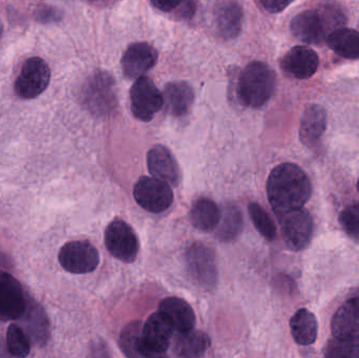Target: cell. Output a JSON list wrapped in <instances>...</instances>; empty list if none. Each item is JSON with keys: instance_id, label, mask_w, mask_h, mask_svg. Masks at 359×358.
<instances>
[{"instance_id": "cell-21", "label": "cell", "mask_w": 359, "mask_h": 358, "mask_svg": "<svg viewBox=\"0 0 359 358\" xmlns=\"http://www.w3.org/2000/svg\"><path fill=\"white\" fill-rule=\"evenodd\" d=\"M333 336H359V298L339 307L331 321Z\"/></svg>"}, {"instance_id": "cell-34", "label": "cell", "mask_w": 359, "mask_h": 358, "mask_svg": "<svg viewBox=\"0 0 359 358\" xmlns=\"http://www.w3.org/2000/svg\"><path fill=\"white\" fill-rule=\"evenodd\" d=\"M63 13L58 8L52 6H41L35 13V19L38 22L52 23L61 20Z\"/></svg>"}, {"instance_id": "cell-32", "label": "cell", "mask_w": 359, "mask_h": 358, "mask_svg": "<svg viewBox=\"0 0 359 358\" xmlns=\"http://www.w3.org/2000/svg\"><path fill=\"white\" fill-rule=\"evenodd\" d=\"M326 25L329 34L334 29L345 27L347 23V15L341 6L337 4H326L318 8Z\"/></svg>"}, {"instance_id": "cell-2", "label": "cell", "mask_w": 359, "mask_h": 358, "mask_svg": "<svg viewBox=\"0 0 359 358\" xmlns=\"http://www.w3.org/2000/svg\"><path fill=\"white\" fill-rule=\"evenodd\" d=\"M276 86L273 69L263 61H252L246 65L238 78V99L245 106L261 109L273 96Z\"/></svg>"}, {"instance_id": "cell-11", "label": "cell", "mask_w": 359, "mask_h": 358, "mask_svg": "<svg viewBox=\"0 0 359 358\" xmlns=\"http://www.w3.org/2000/svg\"><path fill=\"white\" fill-rule=\"evenodd\" d=\"M58 259L62 268L74 275L93 273L100 262L98 250L88 241L65 244L59 252Z\"/></svg>"}, {"instance_id": "cell-4", "label": "cell", "mask_w": 359, "mask_h": 358, "mask_svg": "<svg viewBox=\"0 0 359 358\" xmlns=\"http://www.w3.org/2000/svg\"><path fill=\"white\" fill-rule=\"evenodd\" d=\"M174 328L159 312L145 322L137 344L139 357H161L170 349Z\"/></svg>"}, {"instance_id": "cell-18", "label": "cell", "mask_w": 359, "mask_h": 358, "mask_svg": "<svg viewBox=\"0 0 359 358\" xmlns=\"http://www.w3.org/2000/svg\"><path fill=\"white\" fill-rule=\"evenodd\" d=\"M158 312L165 317L174 330L185 332L194 329L196 325V315L191 306L182 298L172 296L164 298L159 304Z\"/></svg>"}, {"instance_id": "cell-17", "label": "cell", "mask_w": 359, "mask_h": 358, "mask_svg": "<svg viewBox=\"0 0 359 358\" xmlns=\"http://www.w3.org/2000/svg\"><path fill=\"white\" fill-rule=\"evenodd\" d=\"M243 10L234 0L219 2L215 10V25L217 34L224 39H233L242 29Z\"/></svg>"}, {"instance_id": "cell-19", "label": "cell", "mask_w": 359, "mask_h": 358, "mask_svg": "<svg viewBox=\"0 0 359 358\" xmlns=\"http://www.w3.org/2000/svg\"><path fill=\"white\" fill-rule=\"evenodd\" d=\"M327 128V111L320 104H311L305 109L301 119L299 138L308 147L314 146Z\"/></svg>"}, {"instance_id": "cell-15", "label": "cell", "mask_w": 359, "mask_h": 358, "mask_svg": "<svg viewBox=\"0 0 359 358\" xmlns=\"http://www.w3.org/2000/svg\"><path fill=\"white\" fill-rule=\"evenodd\" d=\"M320 65L318 54L309 46H297L280 59V67L287 75L297 79H309Z\"/></svg>"}, {"instance_id": "cell-6", "label": "cell", "mask_w": 359, "mask_h": 358, "mask_svg": "<svg viewBox=\"0 0 359 358\" xmlns=\"http://www.w3.org/2000/svg\"><path fill=\"white\" fill-rule=\"evenodd\" d=\"M276 216L286 247L292 252L306 249L311 243L313 235L314 223L310 212L302 207Z\"/></svg>"}, {"instance_id": "cell-22", "label": "cell", "mask_w": 359, "mask_h": 358, "mask_svg": "<svg viewBox=\"0 0 359 358\" xmlns=\"http://www.w3.org/2000/svg\"><path fill=\"white\" fill-rule=\"evenodd\" d=\"M211 346L208 334L201 330L179 332L174 343L175 355L178 357L194 358L203 357Z\"/></svg>"}, {"instance_id": "cell-27", "label": "cell", "mask_w": 359, "mask_h": 358, "mask_svg": "<svg viewBox=\"0 0 359 358\" xmlns=\"http://www.w3.org/2000/svg\"><path fill=\"white\" fill-rule=\"evenodd\" d=\"M325 357L359 358V336H333L325 349Z\"/></svg>"}, {"instance_id": "cell-23", "label": "cell", "mask_w": 359, "mask_h": 358, "mask_svg": "<svg viewBox=\"0 0 359 358\" xmlns=\"http://www.w3.org/2000/svg\"><path fill=\"white\" fill-rule=\"evenodd\" d=\"M221 216L222 212L217 203L206 198L196 200L190 210V222L192 226L204 233L217 228Z\"/></svg>"}, {"instance_id": "cell-7", "label": "cell", "mask_w": 359, "mask_h": 358, "mask_svg": "<svg viewBox=\"0 0 359 358\" xmlns=\"http://www.w3.org/2000/svg\"><path fill=\"white\" fill-rule=\"evenodd\" d=\"M130 109L136 119L149 122L164 105L163 94L149 78L140 77L133 84L130 92Z\"/></svg>"}, {"instance_id": "cell-16", "label": "cell", "mask_w": 359, "mask_h": 358, "mask_svg": "<svg viewBox=\"0 0 359 358\" xmlns=\"http://www.w3.org/2000/svg\"><path fill=\"white\" fill-rule=\"evenodd\" d=\"M147 168L154 178L177 186L181 180V172L176 158L163 145H155L149 149L147 157Z\"/></svg>"}, {"instance_id": "cell-25", "label": "cell", "mask_w": 359, "mask_h": 358, "mask_svg": "<svg viewBox=\"0 0 359 358\" xmlns=\"http://www.w3.org/2000/svg\"><path fill=\"white\" fill-rule=\"evenodd\" d=\"M326 41L329 48L343 58H359V32L355 29L339 27L329 34Z\"/></svg>"}, {"instance_id": "cell-1", "label": "cell", "mask_w": 359, "mask_h": 358, "mask_svg": "<svg viewBox=\"0 0 359 358\" xmlns=\"http://www.w3.org/2000/svg\"><path fill=\"white\" fill-rule=\"evenodd\" d=\"M311 195V181L297 164H280L268 177L267 197L276 216L304 207Z\"/></svg>"}, {"instance_id": "cell-31", "label": "cell", "mask_w": 359, "mask_h": 358, "mask_svg": "<svg viewBox=\"0 0 359 358\" xmlns=\"http://www.w3.org/2000/svg\"><path fill=\"white\" fill-rule=\"evenodd\" d=\"M142 327L143 325L140 321H135L128 324V326L122 330L120 336V347L126 357H139L137 344H138Z\"/></svg>"}, {"instance_id": "cell-20", "label": "cell", "mask_w": 359, "mask_h": 358, "mask_svg": "<svg viewBox=\"0 0 359 358\" xmlns=\"http://www.w3.org/2000/svg\"><path fill=\"white\" fill-rule=\"evenodd\" d=\"M166 109L175 117L187 115L194 102V90L187 82L175 81L166 84L163 92Z\"/></svg>"}, {"instance_id": "cell-12", "label": "cell", "mask_w": 359, "mask_h": 358, "mask_svg": "<svg viewBox=\"0 0 359 358\" xmlns=\"http://www.w3.org/2000/svg\"><path fill=\"white\" fill-rule=\"evenodd\" d=\"M27 301L20 283L10 273L0 271V321L21 319Z\"/></svg>"}, {"instance_id": "cell-38", "label": "cell", "mask_w": 359, "mask_h": 358, "mask_svg": "<svg viewBox=\"0 0 359 358\" xmlns=\"http://www.w3.org/2000/svg\"><path fill=\"white\" fill-rule=\"evenodd\" d=\"M358 193H359V180H358Z\"/></svg>"}, {"instance_id": "cell-26", "label": "cell", "mask_w": 359, "mask_h": 358, "mask_svg": "<svg viewBox=\"0 0 359 358\" xmlns=\"http://www.w3.org/2000/svg\"><path fill=\"white\" fill-rule=\"evenodd\" d=\"M243 214L238 206L228 204L222 212L221 221L217 227V237L224 243H230L238 239L242 233Z\"/></svg>"}, {"instance_id": "cell-36", "label": "cell", "mask_w": 359, "mask_h": 358, "mask_svg": "<svg viewBox=\"0 0 359 358\" xmlns=\"http://www.w3.org/2000/svg\"><path fill=\"white\" fill-rule=\"evenodd\" d=\"M158 10L162 12H172V11L178 10L180 6L186 1V0H149Z\"/></svg>"}, {"instance_id": "cell-9", "label": "cell", "mask_w": 359, "mask_h": 358, "mask_svg": "<svg viewBox=\"0 0 359 358\" xmlns=\"http://www.w3.org/2000/svg\"><path fill=\"white\" fill-rule=\"evenodd\" d=\"M104 243L109 254L130 264L136 261L139 254V241L134 229L123 220H114L105 229Z\"/></svg>"}, {"instance_id": "cell-13", "label": "cell", "mask_w": 359, "mask_h": 358, "mask_svg": "<svg viewBox=\"0 0 359 358\" xmlns=\"http://www.w3.org/2000/svg\"><path fill=\"white\" fill-rule=\"evenodd\" d=\"M158 57V50L147 42L130 44L121 59L124 76L132 80L143 77L157 64Z\"/></svg>"}, {"instance_id": "cell-35", "label": "cell", "mask_w": 359, "mask_h": 358, "mask_svg": "<svg viewBox=\"0 0 359 358\" xmlns=\"http://www.w3.org/2000/svg\"><path fill=\"white\" fill-rule=\"evenodd\" d=\"M262 6L269 13H280L288 8L295 0H259Z\"/></svg>"}, {"instance_id": "cell-30", "label": "cell", "mask_w": 359, "mask_h": 358, "mask_svg": "<svg viewBox=\"0 0 359 358\" xmlns=\"http://www.w3.org/2000/svg\"><path fill=\"white\" fill-rule=\"evenodd\" d=\"M6 348L12 357H27L31 351L29 338L18 325H11L6 331Z\"/></svg>"}, {"instance_id": "cell-8", "label": "cell", "mask_w": 359, "mask_h": 358, "mask_svg": "<svg viewBox=\"0 0 359 358\" xmlns=\"http://www.w3.org/2000/svg\"><path fill=\"white\" fill-rule=\"evenodd\" d=\"M137 203L151 214L165 212L174 202V191L168 183L154 177H141L134 187Z\"/></svg>"}, {"instance_id": "cell-5", "label": "cell", "mask_w": 359, "mask_h": 358, "mask_svg": "<svg viewBox=\"0 0 359 358\" xmlns=\"http://www.w3.org/2000/svg\"><path fill=\"white\" fill-rule=\"evenodd\" d=\"M185 265L192 283L210 291L217 283V267L215 254L208 246L194 243L187 248Z\"/></svg>"}, {"instance_id": "cell-29", "label": "cell", "mask_w": 359, "mask_h": 358, "mask_svg": "<svg viewBox=\"0 0 359 358\" xmlns=\"http://www.w3.org/2000/svg\"><path fill=\"white\" fill-rule=\"evenodd\" d=\"M249 216L257 230L268 241H273L276 237V226L269 214L259 203L249 204Z\"/></svg>"}, {"instance_id": "cell-33", "label": "cell", "mask_w": 359, "mask_h": 358, "mask_svg": "<svg viewBox=\"0 0 359 358\" xmlns=\"http://www.w3.org/2000/svg\"><path fill=\"white\" fill-rule=\"evenodd\" d=\"M339 222L350 237L359 241V204L347 206L341 212Z\"/></svg>"}, {"instance_id": "cell-10", "label": "cell", "mask_w": 359, "mask_h": 358, "mask_svg": "<svg viewBox=\"0 0 359 358\" xmlns=\"http://www.w3.org/2000/svg\"><path fill=\"white\" fill-rule=\"evenodd\" d=\"M50 81V69L48 63L39 57H33L23 63L15 81V92L21 99H34L48 88Z\"/></svg>"}, {"instance_id": "cell-14", "label": "cell", "mask_w": 359, "mask_h": 358, "mask_svg": "<svg viewBox=\"0 0 359 358\" xmlns=\"http://www.w3.org/2000/svg\"><path fill=\"white\" fill-rule=\"evenodd\" d=\"M290 31L299 41L318 46L328 37L329 32L318 10H307L291 20Z\"/></svg>"}, {"instance_id": "cell-3", "label": "cell", "mask_w": 359, "mask_h": 358, "mask_svg": "<svg viewBox=\"0 0 359 358\" xmlns=\"http://www.w3.org/2000/svg\"><path fill=\"white\" fill-rule=\"evenodd\" d=\"M80 102L96 117L111 116L117 109L116 81L109 71H97L82 85Z\"/></svg>"}, {"instance_id": "cell-28", "label": "cell", "mask_w": 359, "mask_h": 358, "mask_svg": "<svg viewBox=\"0 0 359 358\" xmlns=\"http://www.w3.org/2000/svg\"><path fill=\"white\" fill-rule=\"evenodd\" d=\"M23 315L27 317V329L29 331V336L36 340V343H44L48 340V322L46 315L40 307L32 306L25 309Z\"/></svg>"}, {"instance_id": "cell-24", "label": "cell", "mask_w": 359, "mask_h": 358, "mask_svg": "<svg viewBox=\"0 0 359 358\" xmlns=\"http://www.w3.org/2000/svg\"><path fill=\"white\" fill-rule=\"evenodd\" d=\"M293 340L301 346H309L318 338V321L308 309H299L290 319Z\"/></svg>"}, {"instance_id": "cell-37", "label": "cell", "mask_w": 359, "mask_h": 358, "mask_svg": "<svg viewBox=\"0 0 359 358\" xmlns=\"http://www.w3.org/2000/svg\"><path fill=\"white\" fill-rule=\"evenodd\" d=\"M2 31H4V27H2L1 21H0V37H1Z\"/></svg>"}]
</instances>
